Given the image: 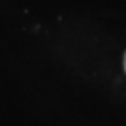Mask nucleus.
I'll list each match as a JSON object with an SVG mask.
<instances>
[{"label":"nucleus","mask_w":126,"mask_h":126,"mask_svg":"<svg viewBox=\"0 0 126 126\" xmlns=\"http://www.w3.org/2000/svg\"><path fill=\"white\" fill-rule=\"evenodd\" d=\"M123 68H125V73H126V52L123 55Z\"/></svg>","instance_id":"nucleus-1"}]
</instances>
